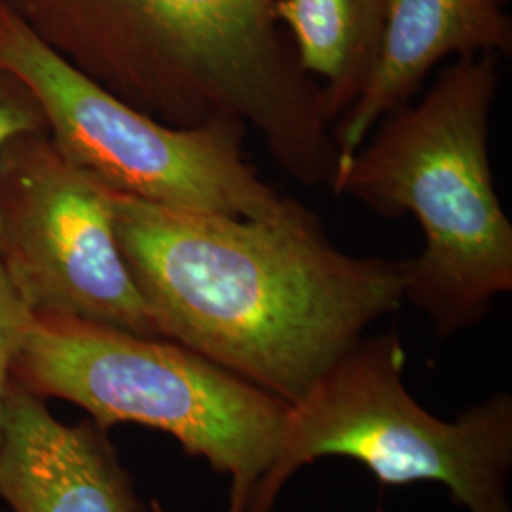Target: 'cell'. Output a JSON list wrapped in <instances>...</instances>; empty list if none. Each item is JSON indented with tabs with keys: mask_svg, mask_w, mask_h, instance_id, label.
Returning a JSON list of instances; mask_svg holds the SVG:
<instances>
[{
	"mask_svg": "<svg viewBox=\"0 0 512 512\" xmlns=\"http://www.w3.org/2000/svg\"><path fill=\"white\" fill-rule=\"evenodd\" d=\"M107 192L120 251L160 336L287 404L403 306L404 260L340 251L294 198L241 219Z\"/></svg>",
	"mask_w": 512,
	"mask_h": 512,
	"instance_id": "1",
	"label": "cell"
},
{
	"mask_svg": "<svg viewBox=\"0 0 512 512\" xmlns=\"http://www.w3.org/2000/svg\"><path fill=\"white\" fill-rule=\"evenodd\" d=\"M495 55H461L420 103L384 116L329 186L382 217L414 215L423 249L404 260V300L439 338L478 325L512 291V224L490 162Z\"/></svg>",
	"mask_w": 512,
	"mask_h": 512,
	"instance_id": "2",
	"label": "cell"
},
{
	"mask_svg": "<svg viewBox=\"0 0 512 512\" xmlns=\"http://www.w3.org/2000/svg\"><path fill=\"white\" fill-rule=\"evenodd\" d=\"M14 382L80 406L107 431L135 423L175 437L186 454L230 476L224 512L247 509L274 461L289 406L171 340L65 317L35 315Z\"/></svg>",
	"mask_w": 512,
	"mask_h": 512,
	"instance_id": "3",
	"label": "cell"
},
{
	"mask_svg": "<svg viewBox=\"0 0 512 512\" xmlns=\"http://www.w3.org/2000/svg\"><path fill=\"white\" fill-rule=\"evenodd\" d=\"M397 330L359 340L287 406L268 471L245 512H272L285 484L317 459L349 458L382 488L435 482L469 512H512V397L501 391L440 420L404 385Z\"/></svg>",
	"mask_w": 512,
	"mask_h": 512,
	"instance_id": "4",
	"label": "cell"
},
{
	"mask_svg": "<svg viewBox=\"0 0 512 512\" xmlns=\"http://www.w3.org/2000/svg\"><path fill=\"white\" fill-rule=\"evenodd\" d=\"M277 2L0 0L80 73L150 112L207 109L289 78Z\"/></svg>",
	"mask_w": 512,
	"mask_h": 512,
	"instance_id": "5",
	"label": "cell"
},
{
	"mask_svg": "<svg viewBox=\"0 0 512 512\" xmlns=\"http://www.w3.org/2000/svg\"><path fill=\"white\" fill-rule=\"evenodd\" d=\"M0 67L35 95L55 147L109 190L241 219L268 217L285 200L247 162V128L158 122L74 69L2 4Z\"/></svg>",
	"mask_w": 512,
	"mask_h": 512,
	"instance_id": "6",
	"label": "cell"
},
{
	"mask_svg": "<svg viewBox=\"0 0 512 512\" xmlns=\"http://www.w3.org/2000/svg\"><path fill=\"white\" fill-rule=\"evenodd\" d=\"M0 264L35 315L162 338L120 251L107 188L48 129L0 154Z\"/></svg>",
	"mask_w": 512,
	"mask_h": 512,
	"instance_id": "7",
	"label": "cell"
},
{
	"mask_svg": "<svg viewBox=\"0 0 512 512\" xmlns=\"http://www.w3.org/2000/svg\"><path fill=\"white\" fill-rule=\"evenodd\" d=\"M95 421L63 423L12 384L0 439V499L12 512H158L147 507Z\"/></svg>",
	"mask_w": 512,
	"mask_h": 512,
	"instance_id": "8",
	"label": "cell"
},
{
	"mask_svg": "<svg viewBox=\"0 0 512 512\" xmlns=\"http://www.w3.org/2000/svg\"><path fill=\"white\" fill-rule=\"evenodd\" d=\"M507 0H387L384 40L365 92L332 131L336 164L366 143L389 112L410 103L423 80L450 55L512 52Z\"/></svg>",
	"mask_w": 512,
	"mask_h": 512,
	"instance_id": "9",
	"label": "cell"
},
{
	"mask_svg": "<svg viewBox=\"0 0 512 512\" xmlns=\"http://www.w3.org/2000/svg\"><path fill=\"white\" fill-rule=\"evenodd\" d=\"M387 0H279L275 19L321 93L330 126L365 92L384 40Z\"/></svg>",
	"mask_w": 512,
	"mask_h": 512,
	"instance_id": "10",
	"label": "cell"
},
{
	"mask_svg": "<svg viewBox=\"0 0 512 512\" xmlns=\"http://www.w3.org/2000/svg\"><path fill=\"white\" fill-rule=\"evenodd\" d=\"M35 319L25 300L0 264V439L6 418L8 393L14 384V363Z\"/></svg>",
	"mask_w": 512,
	"mask_h": 512,
	"instance_id": "11",
	"label": "cell"
},
{
	"mask_svg": "<svg viewBox=\"0 0 512 512\" xmlns=\"http://www.w3.org/2000/svg\"><path fill=\"white\" fill-rule=\"evenodd\" d=\"M35 131H46L35 95L16 74L0 67V154L12 139Z\"/></svg>",
	"mask_w": 512,
	"mask_h": 512,
	"instance_id": "12",
	"label": "cell"
}]
</instances>
